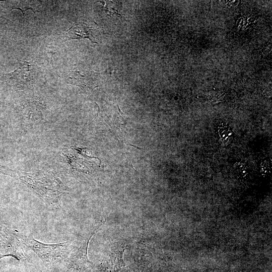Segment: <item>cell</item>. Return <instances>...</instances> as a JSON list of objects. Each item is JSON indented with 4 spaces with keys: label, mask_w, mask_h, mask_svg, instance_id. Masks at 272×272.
Segmentation results:
<instances>
[{
    "label": "cell",
    "mask_w": 272,
    "mask_h": 272,
    "mask_svg": "<svg viewBox=\"0 0 272 272\" xmlns=\"http://www.w3.org/2000/svg\"><path fill=\"white\" fill-rule=\"evenodd\" d=\"M0 173L20 181L48 206L61 209V198L66 193L61 181L51 173H26L0 165Z\"/></svg>",
    "instance_id": "6da1fadb"
},
{
    "label": "cell",
    "mask_w": 272,
    "mask_h": 272,
    "mask_svg": "<svg viewBox=\"0 0 272 272\" xmlns=\"http://www.w3.org/2000/svg\"><path fill=\"white\" fill-rule=\"evenodd\" d=\"M23 244L35 252L44 262L50 264L61 263L68 256L69 242L58 243H45L32 236H19Z\"/></svg>",
    "instance_id": "7a4b0ae2"
},
{
    "label": "cell",
    "mask_w": 272,
    "mask_h": 272,
    "mask_svg": "<svg viewBox=\"0 0 272 272\" xmlns=\"http://www.w3.org/2000/svg\"><path fill=\"white\" fill-rule=\"evenodd\" d=\"M19 236L0 221V259L11 256L18 260L27 259Z\"/></svg>",
    "instance_id": "3957f363"
},
{
    "label": "cell",
    "mask_w": 272,
    "mask_h": 272,
    "mask_svg": "<svg viewBox=\"0 0 272 272\" xmlns=\"http://www.w3.org/2000/svg\"><path fill=\"white\" fill-rule=\"evenodd\" d=\"M88 243L84 244L77 251L71 254L62 262L60 272H83L90 266L87 257Z\"/></svg>",
    "instance_id": "277c9868"
},
{
    "label": "cell",
    "mask_w": 272,
    "mask_h": 272,
    "mask_svg": "<svg viewBox=\"0 0 272 272\" xmlns=\"http://www.w3.org/2000/svg\"><path fill=\"white\" fill-rule=\"evenodd\" d=\"M63 37L65 41L88 38L92 42L97 43L94 40L92 28L85 23L74 24L64 34Z\"/></svg>",
    "instance_id": "5b68a950"
},
{
    "label": "cell",
    "mask_w": 272,
    "mask_h": 272,
    "mask_svg": "<svg viewBox=\"0 0 272 272\" xmlns=\"http://www.w3.org/2000/svg\"><path fill=\"white\" fill-rule=\"evenodd\" d=\"M96 79L95 73L87 72L81 73L80 71H75L70 73L67 81L83 88L93 89L96 87Z\"/></svg>",
    "instance_id": "8992f818"
},
{
    "label": "cell",
    "mask_w": 272,
    "mask_h": 272,
    "mask_svg": "<svg viewBox=\"0 0 272 272\" xmlns=\"http://www.w3.org/2000/svg\"><path fill=\"white\" fill-rule=\"evenodd\" d=\"M218 130L222 142L225 144L229 143L232 136V130L230 127L225 123H222L218 127Z\"/></svg>",
    "instance_id": "52a82bcc"
},
{
    "label": "cell",
    "mask_w": 272,
    "mask_h": 272,
    "mask_svg": "<svg viewBox=\"0 0 272 272\" xmlns=\"http://www.w3.org/2000/svg\"><path fill=\"white\" fill-rule=\"evenodd\" d=\"M234 169L237 174L241 177H245L248 174V169L246 165L241 162H237L234 164Z\"/></svg>",
    "instance_id": "ba28073f"
},
{
    "label": "cell",
    "mask_w": 272,
    "mask_h": 272,
    "mask_svg": "<svg viewBox=\"0 0 272 272\" xmlns=\"http://www.w3.org/2000/svg\"><path fill=\"white\" fill-rule=\"evenodd\" d=\"M12 9H18V10H21V12H22L23 15V16L24 17H25V12L26 10H28V9L31 10L32 11H33V12L34 13L36 11L39 12V11L37 10L35 8H33V7H32V6H30L29 5H26V6H23V7L18 6L13 7L12 8Z\"/></svg>",
    "instance_id": "9c48e42d"
},
{
    "label": "cell",
    "mask_w": 272,
    "mask_h": 272,
    "mask_svg": "<svg viewBox=\"0 0 272 272\" xmlns=\"http://www.w3.org/2000/svg\"><path fill=\"white\" fill-rule=\"evenodd\" d=\"M261 170L263 173L269 172L270 170V163L267 160H264L261 163Z\"/></svg>",
    "instance_id": "30bf717a"
}]
</instances>
